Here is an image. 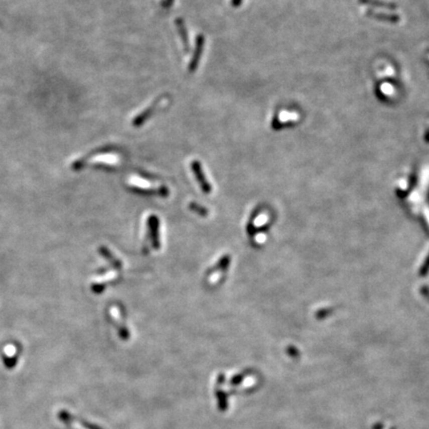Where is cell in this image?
<instances>
[{
    "mask_svg": "<svg viewBox=\"0 0 429 429\" xmlns=\"http://www.w3.org/2000/svg\"><path fill=\"white\" fill-rule=\"evenodd\" d=\"M204 37L202 35L198 36L197 38V45H196V50L194 53V56L192 58V61L190 62V66H189V71L191 73H193L197 67H198V63L201 59V55L203 52V47H204Z\"/></svg>",
    "mask_w": 429,
    "mask_h": 429,
    "instance_id": "7a4b0ae2",
    "label": "cell"
},
{
    "mask_svg": "<svg viewBox=\"0 0 429 429\" xmlns=\"http://www.w3.org/2000/svg\"><path fill=\"white\" fill-rule=\"evenodd\" d=\"M160 100L161 99H159V100H156L151 106H149L147 109H145L144 111H143L142 113H140L139 115H137L135 118H134V120H133V125L134 126H140L141 124H143L149 117H150V115H152L153 114V112H154V110L156 109V107L158 106V102H160Z\"/></svg>",
    "mask_w": 429,
    "mask_h": 429,
    "instance_id": "3957f363",
    "label": "cell"
},
{
    "mask_svg": "<svg viewBox=\"0 0 429 429\" xmlns=\"http://www.w3.org/2000/svg\"><path fill=\"white\" fill-rule=\"evenodd\" d=\"M246 376L244 375V374H239V375H236V376H234L233 378H232V380L230 381V385H233V386H236V385H238V384H240L243 380H244V378H245Z\"/></svg>",
    "mask_w": 429,
    "mask_h": 429,
    "instance_id": "8992f818",
    "label": "cell"
},
{
    "mask_svg": "<svg viewBox=\"0 0 429 429\" xmlns=\"http://www.w3.org/2000/svg\"><path fill=\"white\" fill-rule=\"evenodd\" d=\"M240 3H241V0H233V1H232L233 6H238Z\"/></svg>",
    "mask_w": 429,
    "mask_h": 429,
    "instance_id": "ba28073f",
    "label": "cell"
},
{
    "mask_svg": "<svg viewBox=\"0 0 429 429\" xmlns=\"http://www.w3.org/2000/svg\"><path fill=\"white\" fill-rule=\"evenodd\" d=\"M17 363V357H13V358H4V364L6 366V368L11 369L14 367V365Z\"/></svg>",
    "mask_w": 429,
    "mask_h": 429,
    "instance_id": "52a82bcc",
    "label": "cell"
},
{
    "mask_svg": "<svg viewBox=\"0 0 429 429\" xmlns=\"http://www.w3.org/2000/svg\"><path fill=\"white\" fill-rule=\"evenodd\" d=\"M192 169H193V171H194V173L196 175L197 180L199 181V183L201 185V188L203 189V191L205 193H210L211 192V186H210V184L208 183V181L205 178V175H204V172L202 170L200 162L194 161L192 163Z\"/></svg>",
    "mask_w": 429,
    "mask_h": 429,
    "instance_id": "6da1fadb",
    "label": "cell"
},
{
    "mask_svg": "<svg viewBox=\"0 0 429 429\" xmlns=\"http://www.w3.org/2000/svg\"><path fill=\"white\" fill-rule=\"evenodd\" d=\"M216 396H217V400H218V408L221 411H226L229 407V403H228V395L227 393L220 387V385H218V387L216 388Z\"/></svg>",
    "mask_w": 429,
    "mask_h": 429,
    "instance_id": "277c9868",
    "label": "cell"
},
{
    "mask_svg": "<svg viewBox=\"0 0 429 429\" xmlns=\"http://www.w3.org/2000/svg\"><path fill=\"white\" fill-rule=\"evenodd\" d=\"M177 26H178L179 33H180V36H181V38H182L183 44H184V46H185V50L188 52V51H189V41H188V34H187L186 27H185V25H184V22H183L181 19H178V20H177Z\"/></svg>",
    "mask_w": 429,
    "mask_h": 429,
    "instance_id": "5b68a950",
    "label": "cell"
}]
</instances>
